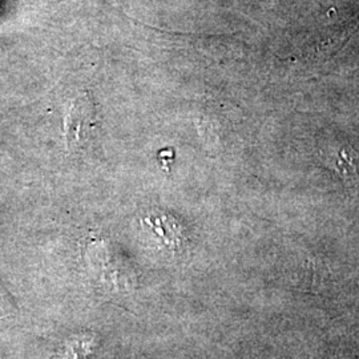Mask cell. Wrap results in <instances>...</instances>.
Returning a JSON list of instances; mask_svg holds the SVG:
<instances>
[{"mask_svg": "<svg viewBox=\"0 0 359 359\" xmlns=\"http://www.w3.org/2000/svg\"><path fill=\"white\" fill-rule=\"evenodd\" d=\"M355 154L350 149H342L335 161V168L339 173V176L345 181L347 187L350 188H358L359 172L358 165L355 163Z\"/></svg>", "mask_w": 359, "mask_h": 359, "instance_id": "3", "label": "cell"}, {"mask_svg": "<svg viewBox=\"0 0 359 359\" xmlns=\"http://www.w3.org/2000/svg\"><path fill=\"white\" fill-rule=\"evenodd\" d=\"M99 124L96 104L88 92L77 95L68 104L63 115V137L68 151H77L90 142Z\"/></svg>", "mask_w": 359, "mask_h": 359, "instance_id": "1", "label": "cell"}, {"mask_svg": "<svg viewBox=\"0 0 359 359\" xmlns=\"http://www.w3.org/2000/svg\"><path fill=\"white\" fill-rule=\"evenodd\" d=\"M145 222L168 248L176 249L181 244V228L175 218L168 215H160L145 218Z\"/></svg>", "mask_w": 359, "mask_h": 359, "instance_id": "2", "label": "cell"}, {"mask_svg": "<svg viewBox=\"0 0 359 359\" xmlns=\"http://www.w3.org/2000/svg\"><path fill=\"white\" fill-rule=\"evenodd\" d=\"M15 313V304L10 293L0 283V317H6Z\"/></svg>", "mask_w": 359, "mask_h": 359, "instance_id": "4", "label": "cell"}]
</instances>
